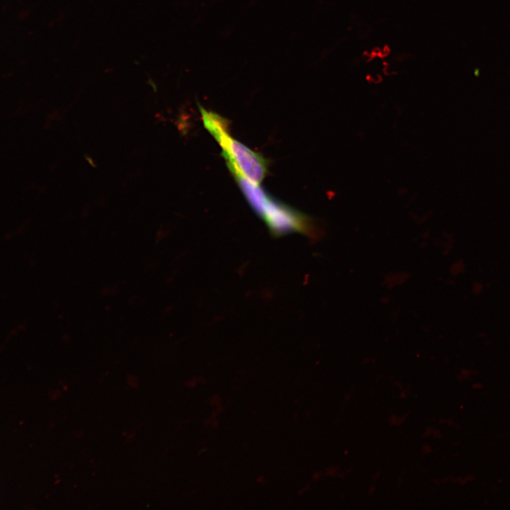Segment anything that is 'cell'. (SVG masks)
<instances>
[{"mask_svg": "<svg viewBox=\"0 0 510 510\" xmlns=\"http://www.w3.org/2000/svg\"><path fill=\"white\" fill-rule=\"evenodd\" d=\"M246 200L266 223L273 237L292 233H300L310 238H316L319 230L313 219L302 212L280 202L268 194L239 173L232 172Z\"/></svg>", "mask_w": 510, "mask_h": 510, "instance_id": "obj_1", "label": "cell"}, {"mask_svg": "<svg viewBox=\"0 0 510 510\" xmlns=\"http://www.w3.org/2000/svg\"><path fill=\"white\" fill-rule=\"evenodd\" d=\"M200 110L205 128L222 147V155L230 171L238 172L259 185L266 175V160L230 135L226 119L201 106Z\"/></svg>", "mask_w": 510, "mask_h": 510, "instance_id": "obj_2", "label": "cell"}]
</instances>
